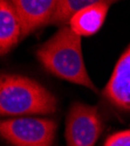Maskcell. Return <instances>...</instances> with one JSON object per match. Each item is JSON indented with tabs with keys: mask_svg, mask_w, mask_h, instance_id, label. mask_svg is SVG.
Returning <instances> with one entry per match:
<instances>
[{
	"mask_svg": "<svg viewBox=\"0 0 130 146\" xmlns=\"http://www.w3.org/2000/svg\"><path fill=\"white\" fill-rule=\"evenodd\" d=\"M37 57L51 74L79 86L97 91L86 69L81 36L63 26L37 50Z\"/></svg>",
	"mask_w": 130,
	"mask_h": 146,
	"instance_id": "6da1fadb",
	"label": "cell"
},
{
	"mask_svg": "<svg viewBox=\"0 0 130 146\" xmlns=\"http://www.w3.org/2000/svg\"><path fill=\"white\" fill-rule=\"evenodd\" d=\"M56 103L55 96L37 81L21 75L1 74V116L53 113L56 111Z\"/></svg>",
	"mask_w": 130,
	"mask_h": 146,
	"instance_id": "7a4b0ae2",
	"label": "cell"
},
{
	"mask_svg": "<svg viewBox=\"0 0 130 146\" xmlns=\"http://www.w3.org/2000/svg\"><path fill=\"white\" fill-rule=\"evenodd\" d=\"M55 131L56 123L47 118L20 117L0 124L1 137L13 146H52Z\"/></svg>",
	"mask_w": 130,
	"mask_h": 146,
	"instance_id": "3957f363",
	"label": "cell"
},
{
	"mask_svg": "<svg viewBox=\"0 0 130 146\" xmlns=\"http://www.w3.org/2000/svg\"><path fill=\"white\" fill-rule=\"evenodd\" d=\"M102 123L97 108L82 103L72 105L66 121V140L68 146H95Z\"/></svg>",
	"mask_w": 130,
	"mask_h": 146,
	"instance_id": "277c9868",
	"label": "cell"
},
{
	"mask_svg": "<svg viewBox=\"0 0 130 146\" xmlns=\"http://www.w3.org/2000/svg\"><path fill=\"white\" fill-rule=\"evenodd\" d=\"M20 18L22 38L49 25L59 0H9Z\"/></svg>",
	"mask_w": 130,
	"mask_h": 146,
	"instance_id": "5b68a950",
	"label": "cell"
},
{
	"mask_svg": "<svg viewBox=\"0 0 130 146\" xmlns=\"http://www.w3.org/2000/svg\"><path fill=\"white\" fill-rule=\"evenodd\" d=\"M103 96L115 106L130 111V44L117 61Z\"/></svg>",
	"mask_w": 130,
	"mask_h": 146,
	"instance_id": "8992f818",
	"label": "cell"
},
{
	"mask_svg": "<svg viewBox=\"0 0 130 146\" xmlns=\"http://www.w3.org/2000/svg\"><path fill=\"white\" fill-rule=\"evenodd\" d=\"M22 38L20 18L9 0H0V53L7 54Z\"/></svg>",
	"mask_w": 130,
	"mask_h": 146,
	"instance_id": "52a82bcc",
	"label": "cell"
},
{
	"mask_svg": "<svg viewBox=\"0 0 130 146\" xmlns=\"http://www.w3.org/2000/svg\"><path fill=\"white\" fill-rule=\"evenodd\" d=\"M109 5L99 4L81 9L69 20V27L80 36H90L100 31L105 20Z\"/></svg>",
	"mask_w": 130,
	"mask_h": 146,
	"instance_id": "ba28073f",
	"label": "cell"
},
{
	"mask_svg": "<svg viewBox=\"0 0 130 146\" xmlns=\"http://www.w3.org/2000/svg\"><path fill=\"white\" fill-rule=\"evenodd\" d=\"M116 1H119V0H59L56 11L49 25H56L61 27L67 26V23H69V20L76 12L99 4H107L110 6L113 3Z\"/></svg>",
	"mask_w": 130,
	"mask_h": 146,
	"instance_id": "9c48e42d",
	"label": "cell"
},
{
	"mask_svg": "<svg viewBox=\"0 0 130 146\" xmlns=\"http://www.w3.org/2000/svg\"><path fill=\"white\" fill-rule=\"evenodd\" d=\"M104 146H130V130L116 132L105 140Z\"/></svg>",
	"mask_w": 130,
	"mask_h": 146,
	"instance_id": "30bf717a",
	"label": "cell"
}]
</instances>
